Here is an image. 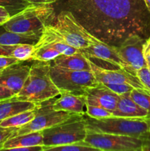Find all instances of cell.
I'll return each instance as SVG.
<instances>
[{
  "instance_id": "1",
  "label": "cell",
  "mask_w": 150,
  "mask_h": 151,
  "mask_svg": "<svg viewBox=\"0 0 150 151\" xmlns=\"http://www.w3.org/2000/svg\"><path fill=\"white\" fill-rule=\"evenodd\" d=\"M76 20L102 42L118 46L128 37L150 36V13L144 0H66Z\"/></svg>"
},
{
  "instance_id": "2",
  "label": "cell",
  "mask_w": 150,
  "mask_h": 151,
  "mask_svg": "<svg viewBox=\"0 0 150 151\" xmlns=\"http://www.w3.org/2000/svg\"><path fill=\"white\" fill-rule=\"evenodd\" d=\"M30 66L29 75L21 89L14 97L38 105L57 97L60 90L54 85L50 75L51 61L35 60Z\"/></svg>"
},
{
  "instance_id": "3",
  "label": "cell",
  "mask_w": 150,
  "mask_h": 151,
  "mask_svg": "<svg viewBox=\"0 0 150 151\" xmlns=\"http://www.w3.org/2000/svg\"><path fill=\"white\" fill-rule=\"evenodd\" d=\"M54 19V9L51 4H29L12 16L2 27L15 33L41 35L44 28Z\"/></svg>"
},
{
  "instance_id": "4",
  "label": "cell",
  "mask_w": 150,
  "mask_h": 151,
  "mask_svg": "<svg viewBox=\"0 0 150 151\" xmlns=\"http://www.w3.org/2000/svg\"><path fill=\"white\" fill-rule=\"evenodd\" d=\"M87 130L92 132L105 133L140 138L150 131L149 117L129 118L111 116L94 119L85 115Z\"/></svg>"
},
{
  "instance_id": "5",
  "label": "cell",
  "mask_w": 150,
  "mask_h": 151,
  "mask_svg": "<svg viewBox=\"0 0 150 151\" xmlns=\"http://www.w3.org/2000/svg\"><path fill=\"white\" fill-rule=\"evenodd\" d=\"M42 133L45 147L85 141L87 135L85 115H73L57 125L43 130Z\"/></svg>"
},
{
  "instance_id": "6",
  "label": "cell",
  "mask_w": 150,
  "mask_h": 151,
  "mask_svg": "<svg viewBox=\"0 0 150 151\" xmlns=\"http://www.w3.org/2000/svg\"><path fill=\"white\" fill-rule=\"evenodd\" d=\"M52 25L68 44L79 50L101 41L88 32L69 10H62Z\"/></svg>"
},
{
  "instance_id": "7",
  "label": "cell",
  "mask_w": 150,
  "mask_h": 151,
  "mask_svg": "<svg viewBox=\"0 0 150 151\" xmlns=\"http://www.w3.org/2000/svg\"><path fill=\"white\" fill-rule=\"evenodd\" d=\"M50 75L54 85L62 91L85 94L87 90L99 83L91 71L71 70L51 65Z\"/></svg>"
},
{
  "instance_id": "8",
  "label": "cell",
  "mask_w": 150,
  "mask_h": 151,
  "mask_svg": "<svg viewBox=\"0 0 150 151\" xmlns=\"http://www.w3.org/2000/svg\"><path fill=\"white\" fill-rule=\"evenodd\" d=\"M56 97L38 104L36 107V115L35 118L28 123L18 128L14 136L42 131L43 130L57 125L76 114L68 111L54 110L53 109V103Z\"/></svg>"
},
{
  "instance_id": "9",
  "label": "cell",
  "mask_w": 150,
  "mask_h": 151,
  "mask_svg": "<svg viewBox=\"0 0 150 151\" xmlns=\"http://www.w3.org/2000/svg\"><path fill=\"white\" fill-rule=\"evenodd\" d=\"M85 142L98 150H142V141L141 139L129 136L92 132L87 130Z\"/></svg>"
},
{
  "instance_id": "10",
  "label": "cell",
  "mask_w": 150,
  "mask_h": 151,
  "mask_svg": "<svg viewBox=\"0 0 150 151\" xmlns=\"http://www.w3.org/2000/svg\"><path fill=\"white\" fill-rule=\"evenodd\" d=\"M146 39L137 35H131L117 47L118 52L126 63L125 70L136 75L137 71L147 66L143 55Z\"/></svg>"
},
{
  "instance_id": "11",
  "label": "cell",
  "mask_w": 150,
  "mask_h": 151,
  "mask_svg": "<svg viewBox=\"0 0 150 151\" xmlns=\"http://www.w3.org/2000/svg\"><path fill=\"white\" fill-rule=\"evenodd\" d=\"M89 63L91 65V72L99 83L103 84L125 83L132 86L135 88L148 90L136 75H132L125 69L121 68L116 69H107L98 66L90 60Z\"/></svg>"
},
{
  "instance_id": "12",
  "label": "cell",
  "mask_w": 150,
  "mask_h": 151,
  "mask_svg": "<svg viewBox=\"0 0 150 151\" xmlns=\"http://www.w3.org/2000/svg\"><path fill=\"white\" fill-rule=\"evenodd\" d=\"M80 51L88 59L101 60L118 68L124 69L126 68V63L119 55L116 46L110 45L101 41L100 43L92 44Z\"/></svg>"
},
{
  "instance_id": "13",
  "label": "cell",
  "mask_w": 150,
  "mask_h": 151,
  "mask_svg": "<svg viewBox=\"0 0 150 151\" xmlns=\"http://www.w3.org/2000/svg\"><path fill=\"white\" fill-rule=\"evenodd\" d=\"M23 62L10 65L0 70V84L10 88L16 94L23 87L30 69V66L24 64Z\"/></svg>"
},
{
  "instance_id": "14",
  "label": "cell",
  "mask_w": 150,
  "mask_h": 151,
  "mask_svg": "<svg viewBox=\"0 0 150 151\" xmlns=\"http://www.w3.org/2000/svg\"><path fill=\"white\" fill-rule=\"evenodd\" d=\"M49 47L55 49L60 55H70L79 52L77 49L72 47L65 41L59 32L55 30L51 24H47L43 29L39 39L34 44V48Z\"/></svg>"
},
{
  "instance_id": "15",
  "label": "cell",
  "mask_w": 150,
  "mask_h": 151,
  "mask_svg": "<svg viewBox=\"0 0 150 151\" xmlns=\"http://www.w3.org/2000/svg\"><path fill=\"white\" fill-rule=\"evenodd\" d=\"M87 104L102 107L113 112L115 110L119 96L104 84L99 83L88 88L85 94Z\"/></svg>"
},
{
  "instance_id": "16",
  "label": "cell",
  "mask_w": 150,
  "mask_h": 151,
  "mask_svg": "<svg viewBox=\"0 0 150 151\" xmlns=\"http://www.w3.org/2000/svg\"><path fill=\"white\" fill-rule=\"evenodd\" d=\"M55 111H63L79 115H85L87 100L85 94H74L60 91L53 103Z\"/></svg>"
},
{
  "instance_id": "17",
  "label": "cell",
  "mask_w": 150,
  "mask_h": 151,
  "mask_svg": "<svg viewBox=\"0 0 150 151\" xmlns=\"http://www.w3.org/2000/svg\"><path fill=\"white\" fill-rule=\"evenodd\" d=\"M113 116L129 118L148 117L149 114L137 104L130 97V92L119 95L117 105L113 111Z\"/></svg>"
},
{
  "instance_id": "18",
  "label": "cell",
  "mask_w": 150,
  "mask_h": 151,
  "mask_svg": "<svg viewBox=\"0 0 150 151\" xmlns=\"http://www.w3.org/2000/svg\"><path fill=\"white\" fill-rule=\"evenodd\" d=\"M38 145L44 146L42 131L13 136L4 143L1 150H16L21 147Z\"/></svg>"
},
{
  "instance_id": "19",
  "label": "cell",
  "mask_w": 150,
  "mask_h": 151,
  "mask_svg": "<svg viewBox=\"0 0 150 151\" xmlns=\"http://www.w3.org/2000/svg\"><path fill=\"white\" fill-rule=\"evenodd\" d=\"M53 64L71 70L91 71L89 60L81 52L80 50L70 55H60L53 60Z\"/></svg>"
},
{
  "instance_id": "20",
  "label": "cell",
  "mask_w": 150,
  "mask_h": 151,
  "mask_svg": "<svg viewBox=\"0 0 150 151\" xmlns=\"http://www.w3.org/2000/svg\"><path fill=\"white\" fill-rule=\"evenodd\" d=\"M37 105L28 101L19 100L14 96L0 100V122L15 114L36 108Z\"/></svg>"
},
{
  "instance_id": "21",
  "label": "cell",
  "mask_w": 150,
  "mask_h": 151,
  "mask_svg": "<svg viewBox=\"0 0 150 151\" xmlns=\"http://www.w3.org/2000/svg\"><path fill=\"white\" fill-rule=\"evenodd\" d=\"M34 50V44H18L12 45H0V55L9 56L21 61L31 60Z\"/></svg>"
},
{
  "instance_id": "22",
  "label": "cell",
  "mask_w": 150,
  "mask_h": 151,
  "mask_svg": "<svg viewBox=\"0 0 150 151\" xmlns=\"http://www.w3.org/2000/svg\"><path fill=\"white\" fill-rule=\"evenodd\" d=\"M39 35H22L7 31L0 25V45L18 44H35L39 39Z\"/></svg>"
},
{
  "instance_id": "23",
  "label": "cell",
  "mask_w": 150,
  "mask_h": 151,
  "mask_svg": "<svg viewBox=\"0 0 150 151\" xmlns=\"http://www.w3.org/2000/svg\"><path fill=\"white\" fill-rule=\"evenodd\" d=\"M35 115H36V108L31 109V110L21 112V113L4 119L0 122V126L3 127V128H19L32 120L35 118Z\"/></svg>"
},
{
  "instance_id": "24",
  "label": "cell",
  "mask_w": 150,
  "mask_h": 151,
  "mask_svg": "<svg viewBox=\"0 0 150 151\" xmlns=\"http://www.w3.org/2000/svg\"><path fill=\"white\" fill-rule=\"evenodd\" d=\"M60 55V53L52 47H41L34 48L33 52L31 56V60L51 61Z\"/></svg>"
},
{
  "instance_id": "25",
  "label": "cell",
  "mask_w": 150,
  "mask_h": 151,
  "mask_svg": "<svg viewBox=\"0 0 150 151\" xmlns=\"http://www.w3.org/2000/svg\"><path fill=\"white\" fill-rule=\"evenodd\" d=\"M94 151L98 150L95 147H92L85 142V141L79 142L71 143V144L63 145L54 146V147H45L43 146V151Z\"/></svg>"
},
{
  "instance_id": "26",
  "label": "cell",
  "mask_w": 150,
  "mask_h": 151,
  "mask_svg": "<svg viewBox=\"0 0 150 151\" xmlns=\"http://www.w3.org/2000/svg\"><path fill=\"white\" fill-rule=\"evenodd\" d=\"M130 97L137 104L146 110L150 116V91L133 88L130 92Z\"/></svg>"
},
{
  "instance_id": "27",
  "label": "cell",
  "mask_w": 150,
  "mask_h": 151,
  "mask_svg": "<svg viewBox=\"0 0 150 151\" xmlns=\"http://www.w3.org/2000/svg\"><path fill=\"white\" fill-rule=\"evenodd\" d=\"M29 4L25 0H0V6L5 7L11 16L23 10Z\"/></svg>"
},
{
  "instance_id": "28",
  "label": "cell",
  "mask_w": 150,
  "mask_h": 151,
  "mask_svg": "<svg viewBox=\"0 0 150 151\" xmlns=\"http://www.w3.org/2000/svg\"><path fill=\"white\" fill-rule=\"evenodd\" d=\"M85 115L94 119H101V118L109 117L113 116V112L107 110L102 107L87 104L86 114Z\"/></svg>"
},
{
  "instance_id": "29",
  "label": "cell",
  "mask_w": 150,
  "mask_h": 151,
  "mask_svg": "<svg viewBox=\"0 0 150 151\" xmlns=\"http://www.w3.org/2000/svg\"><path fill=\"white\" fill-rule=\"evenodd\" d=\"M107 86L110 90L117 94L118 95H121V94H125V93L131 92L134 87L132 86L129 85V84H125V83H107L104 84Z\"/></svg>"
},
{
  "instance_id": "30",
  "label": "cell",
  "mask_w": 150,
  "mask_h": 151,
  "mask_svg": "<svg viewBox=\"0 0 150 151\" xmlns=\"http://www.w3.org/2000/svg\"><path fill=\"white\" fill-rule=\"evenodd\" d=\"M136 76L139 78L144 86L150 91V68L145 66L137 71Z\"/></svg>"
},
{
  "instance_id": "31",
  "label": "cell",
  "mask_w": 150,
  "mask_h": 151,
  "mask_svg": "<svg viewBox=\"0 0 150 151\" xmlns=\"http://www.w3.org/2000/svg\"><path fill=\"white\" fill-rule=\"evenodd\" d=\"M18 128H3L0 126V150H2L4 143L10 137H13Z\"/></svg>"
},
{
  "instance_id": "32",
  "label": "cell",
  "mask_w": 150,
  "mask_h": 151,
  "mask_svg": "<svg viewBox=\"0 0 150 151\" xmlns=\"http://www.w3.org/2000/svg\"><path fill=\"white\" fill-rule=\"evenodd\" d=\"M21 61V60H18L15 58L5 55H0V70L10 66V65L15 64V63H17Z\"/></svg>"
},
{
  "instance_id": "33",
  "label": "cell",
  "mask_w": 150,
  "mask_h": 151,
  "mask_svg": "<svg viewBox=\"0 0 150 151\" xmlns=\"http://www.w3.org/2000/svg\"><path fill=\"white\" fill-rule=\"evenodd\" d=\"M143 55L147 66L150 67V36L146 39L143 45Z\"/></svg>"
},
{
  "instance_id": "34",
  "label": "cell",
  "mask_w": 150,
  "mask_h": 151,
  "mask_svg": "<svg viewBox=\"0 0 150 151\" xmlns=\"http://www.w3.org/2000/svg\"><path fill=\"white\" fill-rule=\"evenodd\" d=\"M15 94H16L10 88L0 84V100L10 98V97L15 96Z\"/></svg>"
},
{
  "instance_id": "35",
  "label": "cell",
  "mask_w": 150,
  "mask_h": 151,
  "mask_svg": "<svg viewBox=\"0 0 150 151\" xmlns=\"http://www.w3.org/2000/svg\"><path fill=\"white\" fill-rule=\"evenodd\" d=\"M140 139L142 141L141 151H150V131L141 136Z\"/></svg>"
},
{
  "instance_id": "36",
  "label": "cell",
  "mask_w": 150,
  "mask_h": 151,
  "mask_svg": "<svg viewBox=\"0 0 150 151\" xmlns=\"http://www.w3.org/2000/svg\"><path fill=\"white\" fill-rule=\"evenodd\" d=\"M10 17L11 16L7 9L2 6H0V24L2 25L3 24L5 23L7 21L10 19Z\"/></svg>"
},
{
  "instance_id": "37",
  "label": "cell",
  "mask_w": 150,
  "mask_h": 151,
  "mask_svg": "<svg viewBox=\"0 0 150 151\" xmlns=\"http://www.w3.org/2000/svg\"><path fill=\"white\" fill-rule=\"evenodd\" d=\"M29 4H51L57 0H25Z\"/></svg>"
},
{
  "instance_id": "38",
  "label": "cell",
  "mask_w": 150,
  "mask_h": 151,
  "mask_svg": "<svg viewBox=\"0 0 150 151\" xmlns=\"http://www.w3.org/2000/svg\"><path fill=\"white\" fill-rule=\"evenodd\" d=\"M144 2H145L146 6L147 9L150 13V0H144Z\"/></svg>"
},
{
  "instance_id": "39",
  "label": "cell",
  "mask_w": 150,
  "mask_h": 151,
  "mask_svg": "<svg viewBox=\"0 0 150 151\" xmlns=\"http://www.w3.org/2000/svg\"><path fill=\"white\" fill-rule=\"evenodd\" d=\"M148 117H149V119H150V116H148Z\"/></svg>"
},
{
  "instance_id": "40",
  "label": "cell",
  "mask_w": 150,
  "mask_h": 151,
  "mask_svg": "<svg viewBox=\"0 0 150 151\" xmlns=\"http://www.w3.org/2000/svg\"><path fill=\"white\" fill-rule=\"evenodd\" d=\"M0 25H1V24H0Z\"/></svg>"
}]
</instances>
